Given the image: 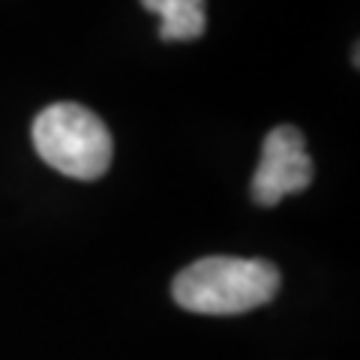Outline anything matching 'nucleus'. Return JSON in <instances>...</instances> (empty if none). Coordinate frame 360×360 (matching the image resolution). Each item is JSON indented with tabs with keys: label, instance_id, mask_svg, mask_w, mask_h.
<instances>
[{
	"label": "nucleus",
	"instance_id": "nucleus-1",
	"mask_svg": "<svg viewBox=\"0 0 360 360\" xmlns=\"http://www.w3.org/2000/svg\"><path fill=\"white\" fill-rule=\"evenodd\" d=\"M283 276L264 258L207 255L174 276V303L198 315H240L276 297Z\"/></svg>",
	"mask_w": 360,
	"mask_h": 360
},
{
	"label": "nucleus",
	"instance_id": "nucleus-2",
	"mask_svg": "<svg viewBox=\"0 0 360 360\" xmlns=\"http://www.w3.org/2000/svg\"><path fill=\"white\" fill-rule=\"evenodd\" d=\"M33 148L54 172L72 180H96L111 168L115 141L94 111L75 103H54L33 120Z\"/></svg>",
	"mask_w": 360,
	"mask_h": 360
},
{
	"label": "nucleus",
	"instance_id": "nucleus-3",
	"mask_svg": "<svg viewBox=\"0 0 360 360\" xmlns=\"http://www.w3.org/2000/svg\"><path fill=\"white\" fill-rule=\"evenodd\" d=\"M312 160L307 153V139L297 127H274L262 144V162L252 174L250 193L255 205L276 207L285 195L309 189L312 184Z\"/></svg>",
	"mask_w": 360,
	"mask_h": 360
},
{
	"label": "nucleus",
	"instance_id": "nucleus-4",
	"mask_svg": "<svg viewBox=\"0 0 360 360\" xmlns=\"http://www.w3.org/2000/svg\"><path fill=\"white\" fill-rule=\"evenodd\" d=\"M141 6L162 18L160 39L165 42H193L207 27L205 0H141Z\"/></svg>",
	"mask_w": 360,
	"mask_h": 360
}]
</instances>
